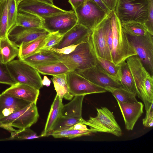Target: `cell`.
<instances>
[{
	"label": "cell",
	"instance_id": "26",
	"mask_svg": "<svg viewBox=\"0 0 153 153\" xmlns=\"http://www.w3.org/2000/svg\"><path fill=\"white\" fill-rule=\"evenodd\" d=\"M42 18L27 13L18 12L16 25L29 28L42 27Z\"/></svg>",
	"mask_w": 153,
	"mask_h": 153
},
{
	"label": "cell",
	"instance_id": "5",
	"mask_svg": "<svg viewBox=\"0 0 153 153\" xmlns=\"http://www.w3.org/2000/svg\"><path fill=\"white\" fill-rule=\"evenodd\" d=\"M39 114L36 103L32 102L23 109L0 119V128L10 132L19 129L30 128L37 121Z\"/></svg>",
	"mask_w": 153,
	"mask_h": 153
},
{
	"label": "cell",
	"instance_id": "2",
	"mask_svg": "<svg viewBox=\"0 0 153 153\" xmlns=\"http://www.w3.org/2000/svg\"><path fill=\"white\" fill-rule=\"evenodd\" d=\"M58 55L60 61L64 64L70 71L85 70L95 65L97 63V56L93 48L91 35L87 41L79 44L70 54L58 53Z\"/></svg>",
	"mask_w": 153,
	"mask_h": 153
},
{
	"label": "cell",
	"instance_id": "35",
	"mask_svg": "<svg viewBox=\"0 0 153 153\" xmlns=\"http://www.w3.org/2000/svg\"><path fill=\"white\" fill-rule=\"evenodd\" d=\"M18 13V6L16 0H9L7 25L8 31L16 25Z\"/></svg>",
	"mask_w": 153,
	"mask_h": 153
},
{
	"label": "cell",
	"instance_id": "14",
	"mask_svg": "<svg viewBox=\"0 0 153 153\" xmlns=\"http://www.w3.org/2000/svg\"><path fill=\"white\" fill-rule=\"evenodd\" d=\"M49 33L43 27L29 28L15 25L9 31L7 37L19 48L22 43L31 41Z\"/></svg>",
	"mask_w": 153,
	"mask_h": 153
},
{
	"label": "cell",
	"instance_id": "30",
	"mask_svg": "<svg viewBox=\"0 0 153 153\" xmlns=\"http://www.w3.org/2000/svg\"><path fill=\"white\" fill-rule=\"evenodd\" d=\"M96 64L108 75L118 80L120 64L116 65L112 61L98 57H97Z\"/></svg>",
	"mask_w": 153,
	"mask_h": 153
},
{
	"label": "cell",
	"instance_id": "16",
	"mask_svg": "<svg viewBox=\"0 0 153 153\" xmlns=\"http://www.w3.org/2000/svg\"><path fill=\"white\" fill-rule=\"evenodd\" d=\"M92 31L77 23L63 35L60 42L53 47L60 49L72 45L79 44L88 39Z\"/></svg>",
	"mask_w": 153,
	"mask_h": 153
},
{
	"label": "cell",
	"instance_id": "45",
	"mask_svg": "<svg viewBox=\"0 0 153 153\" xmlns=\"http://www.w3.org/2000/svg\"><path fill=\"white\" fill-rule=\"evenodd\" d=\"M51 82L50 80L46 76H44L43 79L42 81V85H45L46 86H49L51 84Z\"/></svg>",
	"mask_w": 153,
	"mask_h": 153
},
{
	"label": "cell",
	"instance_id": "24",
	"mask_svg": "<svg viewBox=\"0 0 153 153\" xmlns=\"http://www.w3.org/2000/svg\"><path fill=\"white\" fill-rule=\"evenodd\" d=\"M47 35L22 44L19 47V59H23L37 52L44 46Z\"/></svg>",
	"mask_w": 153,
	"mask_h": 153
},
{
	"label": "cell",
	"instance_id": "42",
	"mask_svg": "<svg viewBox=\"0 0 153 153\" xmlns=\"http://www.w3.org/2000/svg\"><path fill=\"white\" fill-rule=\"evenodd\" d=\"M87 0H68V1L71 5L73 10L74 11L78 8Z\"/></svg>",
	"mask_w": 153,
	"mask_h": 153
},
{
	"label": "cell",
	"instance_id": "4",
	"mask_svg": "<svg viewBox=\"0 0 153 153\" xmlns=\"http://www.w3.org/2000/svg\"><path fill=\"white\" fill-rule=\"evenodd\" d=\"M115 10L121 23L144 24L148 18V0H117Z\"/></svg>",
	"mask_w": 153,
	"mask_h": 153
},
{
	"label": "cell",
	"instance_id": "47",
	"mask_svg": "<svg viewBox=\"0 0 153 153\" xmlns=\"http://www.w3.org/2000/svg\"><path fill=\"white\" fill-rule=\"evenodd\" d=\"M43 0V1H46L47 2H48L52 4H53V0Z\"/></svg>",
	"mask_w": 153,
	"mask_h": 153
},
{
	"label": "cell",
	"instance_id": "40",
	"mask_svg": "<svg viewBox=\"0 0 153 153\" xmlns=\"http://www.w3.org/2000/svg\"><path fill=\"white\" fill-rule=\"evenodd\" d=\"M79 45H72L60 49L52 47L49 49L59 54L68 55L74 51Z\"/></svg>",
	"mask_w": 153,
	"mask_h": 153
},
{
	"label": "cell",
	"instance_id": "37",
	"mask_svg": "<svg viewBox=\"0 0 153 153\" xmlns=\"http://www.w3.org/2000/svg\"><path fill=\"white\" fill-rule=\"evenodd\" d=\"M0 83L12 85L17 83L11 76L6 64L2 63L0 59Z\"/></svg>",
	"mask_w": 153,
	"mask_h": 153
},
{
	"label": "cell",
	"instance_id": "38",
	"mask_svg": "<svg viewBox=\"0 0 153 153\" xmlns=\"http://www.w3.org/2000/svg\"><path fill=\"white\" fill-rule=\"evenodd\" d=\"M148 14L147 20L143 25L148 32L153 35V0H147Z\"/></svg>",
	"mask_w": 153,
	"mask_h": 153
},
{
	"label": "cell",
	"instance_id": "8",
	"mask_svg": "<svg viewBox=\"0 0 153 153\" xmlns=\"http://www.w3.org/2000/svg\"><path fill=\"white\" fill-rule=\"evenodd\" d=\"M124 33L143 66L153 76V35L149 32L144 36H134Z\"/></svg>",
	"mask_w": 153,
	"mask_h": 153
},
{
	"label": "cell",
	"instance_id": "12",
	"mask_svg": "<svg viewBox=\"0 0 153 153\" xmlns=\"http://www.w3.org/2000/svg\"><path fill=\"white\" fill-rule=\"evenodd\" d=\"M18 10V12L31 14L41 18L67 11L42 0H25L19 4Z\"/></svg>",
	"mask_w": 153,
	"mask_h": 153
},
{
	"label": "cell",
	"instance_id": "31",
	"mask_svg": "<svg viewBox=\"0 0 153 153\" xmlns=\"http://www.w3.org/2000/svg\"><path fill=\"white\" fill-rule=\"evenodd\" d=\"M93 133L89 129L88 130H78L69 127L53 132L51 135L55 138H67L69 139L90 135Z\"/></svg>",
	"mask_w": 153,
	"mask_h": 153
},
{
	"label": "cell",
	"instance_id": "13",
	"mask_svg": "<svg viewBox=\"0 0 153 153\" xmlns=\"http://www.w3.org/2000/svg\"><path fill=\"white\" fill-rule=\"evenodd\" d=\"M75 71L88 80L106 90L109 88H123L118 80L108 75L97 64L88 68Z\"/></svg>",
	"mask_w": 153,
	"mask_h": 153
},
{
	"label": "cell",
	"instance_id": "27",
	"mask_svg": "<svg viewBox=\"0 0 153 153\" xmlns=\"http://www.w3.org/2000/svg\"><path fill=\"white\" fill-rule=\"evenodd\" d=\"M51 79L56 93V95L62 99L64 98L69 100L72 99L74 96L69 92L66 74L53 76Z\"/></svg>",
	"mask_w": 153,
	"mask_h": 153
},
{
	"label": "cell",
	"instance_id": "32",
	"mask_svg": "<svg viewBox=\"0 0 153 153\" xmlns=\"http://www.w3.org/2000/svg\"><path fill=\"white\" fill-rule=\"evenodd\" d=\"M9 0L0 2V39L7 36Z\"/></svg>",
	"mask_w": 153,
	"mask_h": 153
},
{
	"label": "cell",
	"instance_id": "1",
	"mask_svg": "<svg viewBox=\"0 0 153 153\" xmlns=\"http://www.w3.org/2000/svg\"><path fill=\"white\" fill-rule=\"evenodd\" d=\"M126 61L133 77L137 95L143 102L146 111L153 102V76L137 55L128 57Z\"/></svg>",
	"mask_w": 153,
	"mask_h": 153
},
{
	"label": "cell",
	"instance_id": "33",
	"mask_svg": "<svg viewBox=\"0 0 153 153\" xmlns=\"http://www.w3.org/2000/svg\"><path fill=\"white\" fill-rule=\"evenodd\" d=\"M121 25L123 31L132 36H144L149 33L143 24L139 22L121 23Z\"/></svg>",
	"mask_w": 153,
	"mask_h": 153
},
{
	"label": "cell",
	"instance_id": "41",
	"mask_svg": "<svg viewBox=\"0 0 153 153\" xmlns=\"http://www.w3.org/2000/svg\"><path fill=\"white\" fill-rule=\"evenodd\" d=\"M102 1L110 11L115 10L117 0H102Z\"/></svg>",
	"mask_w": 153,
	"mask_h": 153
},
{
	"label": "cell",
	"instance_id": "28",
	"mask_svg": "<svg viewBox=\"0 0 153 153\" xmlns=\"http://www.w3.org/2000/svg\"><path fill=\"white\" fill-rule=\"evenodd\" d=\"M38 72L42 74L55 76L63 74H66L70 71L68 68L63 63L59 61L51 64L32 66Z\"/></svg>",
	"mask_w": 153,
	"mask_h": 153
},
{
	"label": "cell",
	"instance_id": "46",
	"mask_svg": "<svg viewBox=\"0 0 153 153\" xmlns=\"http://www.w3.org/2000/svg\"><path fill=\"white\" fill-rule=\"evenodd\" d=\"M25 0H16V3L17 6H18L19 4L21 2L24 1Z\"/></svg>",
	"mask_w": 153,
	"mask_h": 153
},
{
	"label": "cell",
	"instance_id": "9",
	"mask_svg": "<svg viewBox=\"0 0 153 153\" xmlns=\"http://www.w3.org/2000/svg\"><path fill=\"white\" fill-rule=\"evenodd\" d=\"M77 23L92 30L104 19L107 13L92 0H87L74 10Z\"/></svg>",
	"mask_w": 153,
	"mask_h": 153
},
{
	"label": "cell",
	"instance_id": "3",
	"mask_svg": "<svg viewBox=\"0 0 153 153\" xmlns=\"http://www.w3.org/2000/svg\"><path fill=\"white\" fill-rule=\"evenodd\" d=\"M110 13L112 33L111 58L112 62L118 65L126 61L128 57L137 55L123 30L115 10L110 11Z\"/></svg>",
	"mask_w": 153,
	"mask_h": 153
},
{
	"label": "cell",
	"instance_id": "44",
	"mask_svg": "<svg viewBox=\"0 0 153 153\" xmlns=\"http://www.w3.org/2000/svg\"><path fill=\"white\" fill-rule=\"evenodd\" d=\"M101 8L107 13H108L110 11L104 4L102 0H92Z\"/></svg>",
	"mask_w": 153,
	"mask_h": 153
},
{
	"label": "cell",
	"instance_id": "34",
	"mask_svg": "<svg viewBox=\"0 0 153 153\" xmlns=\"http://www.w3.org/2000/svg\"><path fill=\"white\" fill-rule=\"evenodd\" d=\"M10 137L1 140H22L32 139L39 138L40 136L36 133L29 128H26L22 129H16L10 132Z\"/></svg>",
	"mask_w": 153,
	"mask_h": 153
},
{
	"label": "cell",
	"instance_id": "43",
	"mask_svg": "<svg viewBox=\"0 0 153 153\" xmlns=\"http://www.w3.org/2000/svg\"><path fill=\"white\" fill-rule=\"evenodd\" d=\"M69 127L72 129L82 130H89L88 128L86 125L81 123H77Z\"/></svg>",
	"mask_w": 153,
	"mask_h": 153
},
{
	"label": "cell",
	"instance_id": "7",
	"mask_svg": "<svg viewBox=\"0 0 153 153\" xmlns=\"http://www.w3.org/2000/svg\"><path fill=\"white\" fill-rule=\"evenodd\" d=\"M97 115L90 117L84 124L89 126L93 133L104 132L117 137L122 135V130L116 120L113 112L105 107L96 108Z\"/></svg>",
	"mask_w": 153,
	"mask_h": 153
},
{
	"label": "cell",
	"instance_id": "39",
	"mask_svg": "<svg viewBox=\"0 0 153 153\" xmlns=\"http://www.w3.org/2000/svg\"><path fill=\"white\" fill-rule=\"evenodd\" d=\"M153 102L149 108L146 111V116L143 119V125L146 127H151L153 126Z\"/></svg>",
	"mask_w": 153,
	"mask_h": 153
},
{
	"label": "cell",
	"instance_id": "25",
	"mask_svg": "<svg viewBox=\"0 0 153 153\" xmlns=\"http://www.w3.org/2000/svg\"><path fill=\"white\" fill-rule=\"evenodd\" d=\"M120 65L118 81L123 89L137 94L133 77L128 64L125 61Z\"/></svg>",
	"mask_w": 153,
	"mask_h": 153
},
{
	"label": "cell",
	"instance_id": "36",
	"mask_svg": "<svg viewBox=\"0 0 153 153\" xmlns=\"http://www.w3.org/2000/svg\"><path fill=\"white\" fill-rule=\"evenodd\" d=\"M63 35L58 31L49 33L47 36L44 46L39 50H48L53 47L60 42Z\"/></svg>",
	"mask_w": 153,
	"mask_h": 153
},
{
	"label": "cell",
	"instance_id": "48",
	"mask_svg": "<svg viewBox=\"0 0 153 153\" xmlns=\"http://www.w3.org/2000/svg\"><path fill=\"white\" fill-rule=\"evenodd\" d=\"M4 0H0V2L2 1H4Z\"/></svg>",
	"mask_w": 153,
	"mask_h": 153
},
{
	"label": "cell",
	"instance_id": "29",
	"mask_svg": "<svg viewBox=\"0 0 153 153\" xmlns=\"http://www.w3.org/2000/svg\"><path fill=\"white\" fill-rule=\"evenodd\" d=\"M107 91L111 93L117 102L120 103H133L137 101V94L129 92L123 88H109Z\"/></svg>",
	"mask_w": 153,
	"mask_h": 153
},
{
	"label": "cell",
	"instance_id": "17",
	"mask_svg": "<svg viewBox=\"0 0 153 153\" xmlns=\"http://www.w3.org/2000/svg\"><path fill=\"white\" fill-rule=\"evenodd\" d=\"M117 102L123 116L126 129L132 130L143 113V104L138 101L133 103Z\"/></svg>",
	"mask_w": 153,
	"mask_h": 153
},
{
	"label": "cell",
	"instance_id": "18",
	"mask_svg": "<svg viewBox=\"0 0 153 153\" xmlns=\"http://www.w3.org/2000/svg\"><path fill=\"white\" fill-rule=\"evenodd\" d=\"M31 103L3 92L0 94V119L23 109Z\"/></svg>",
	"mask_w": 153,
	"mask_h": 153
},
{
	"label": "cell",
	"instance_id": "10",
	"mask_svg": "<svg viewBox=\"0 0 153 153\" xmlns=\"http://www.w3.org/2000/svg\"><path fill=\"white\" fill-rule=\"evenodd\" d=\"M42 18V27L48 32L58 31L63 35L77 23V17L73 10Z\"/></svg>",
	"mask_w": 153,
	"mask_h": 153
},
{
	"label": "cell",
	"instance_id": "15",
	"mask_svg": "<svg viewBox=\"0 0 153 153\" xmlns=\"http://www.w3.org/2000/svg\"><path fill=\"white\" fill-rule=\"evenodd\" d=\"M84 96H75L71 101L63 105L59 118L71 125L77 123L84 124L85 120L82 116V107Z\"/></svg>",
	"mask_w": 153,
	"mask_h": 153
},
{
	"label": "cell",
	"instance_id": "22",
	"mask_svg": "<svg viewBox=\"0 0 153 153\" xmlns=\"http://www.w3.org/2000/svg\"><path fill=\"white\" fill-rule=\"evenodd\" d=\"M62 100L59 96L56 95L51 106L45 127L40 135L41 137L50 136L53 126L60 116L63 105Z\"/></svg>",
	"mask_w": 153,
	"mask_h": 153
},
{
	"label": "cell",
	"instance_id": "21",
	"mask_svg": "<svg viewBox=\"0 0 153 153\" xmlns=\"http://www.w3.org/2000/svg\"><path fill=\"white\" fill-rule=\"evenodd\" d=\"M21 60L31 66L48 65L60 61L58 53L50 49L39 50L34 54Z\"/></svg>",
	"mask_w": 153,
	"mask_h": 153
},
{
	"label": "cell",
	"instance_id": "11",
	"mask_svg": "<svg viewBox=\"0 0 153 153\" xmlns=\"http://www.w3.org/2000/svg\"><path fill=\"white\" fill-rule=\"evenodd\" d=\"M66 76L69 92L74 97L107 91L104 88L92 83L75 71H70Z\"/></svg>",
	"mask_w": 153,
	"mask_h": 153
},
{
	"label": "cell",
	"instance_id": "19",
	"mask_svg": "<svg viewBox=\"0 0 153 153\" xmlns=\"http://www.w3.org/2000/svg\"><path fill=\"white\" fill-rule=\"evenodd\" d=\"M91 38L97 56L112 62L111 52L100 24L92 30Z\"/></svg>",
	"mask_w": 153,
	"mask_h": 153
},
{
	"label": "cell",
	"instance_id": "23",
	"mask_svg": "<svg viewBox=\"0 0 153 153\" xmlns=\"http://www.w3.org/2000/svg\"><path fill=\"white\" fill-rule=\"evenodd\" d=\"M19 53V48L8 39L7 36L0 39V59L6 64L13 60Z\"/></svg>",
	"mask_w": 153,
	"mask_h": 153
},
{
	"label": "cell",
	"instance_id": "20",
	"mask_svg": "<svg viewBox=\"0 0 153 153\" xmlns=\"http://www.w3.org/2000/svg\"><path fill=\"white\" fill-rule=\"evenodd\" d=\"M3 92L18 98L36 103L39 94V90L19 83L11 85Z\"/></svg>",
	"mask_w": 153,
	"mask_h": 153
},
{
	"label": "cell",
	"instance_id": "6",
	"mask_svg": "<svg viewBox=\"0 0 153 153\" xmlns=\"http://www.w3.org/2000/svg\"><path fill=\"white\" fill-rule=\"evenodd\" d=\"M6 65L11 76L17 83L26 85L39 90L42 87V79L39 73L22 60H13Z\"/></svg>",
	"mask_w": 153,
	"mask_h": 153
}]
</instances>
